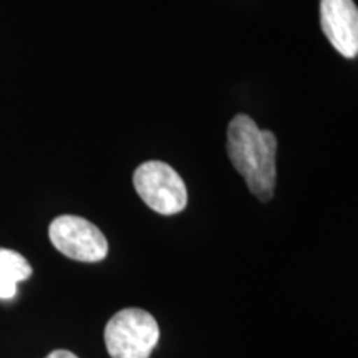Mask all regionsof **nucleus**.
<instances>
[{"label": "nucleus", "mask_w": 358, "mask_h": 358, "mask_svg": "<svg viewBox=\"0 0 358 358\" xmlns=\"http://www.w3.org/2000/svg\"><path fill=\"white\" fill-rule=\"evenodd\" d=\"M275 134L259 129L248 115H237L227 128V153L245 185L257 199L267 203L275 186Z\"/></svg>", "instance_id": "f257e3e1"}, {"label": "nucleus", "mask_w": 358, "mask_h": 358, "mask_svg": "<svg viewBox=\"0 0 358 358\" xmlns=\"http://www.w3.org/2000/svg\"><path fill=\"white\" fill-rule=\"evenodd\" d=\"M158 340V322L136 307L115 313L105 329L106 350L111 358H150Z\"/></svg>", "instance_id": "f03ea898"}, {"label": "nucleus", "mask_w": 358, "mask_h": 358, "mask_svg": "<svg viewBox=\"0 0 358 358\" xmlns=\"http://www.w3.org/2000/svg\"><path fill=\"white\" fill-rule=\"evenodd\" d=\"M134 189L155 213L173 216L187 204V189L181 176L163 161H146L134 171Z\"/></svg>", "instance_id": "7ed1b4c3"}, {"label": "nucleus", "mask_w": 358, "mask_h": 358, "mask_svg": "<svg viewBox=\"0 0 358 358\" xmlns=\"http://www.w3.org/2000/svg\"><path fill=\"white\" fill-rule=\"evenodd\" d=\"M52 244L78 262H100L108 254V241L95 224L78 216H60L48 227Z\"/></svg>", "instance_id": "20e7f679"}, {"label": "nucleus", "mask_w": 358, "mask_h": 358, "mask_svg": "<svg viewBox=\"0 0 358 358\" xmlns=\"http://www.w3.org/2000/svg\"><path fill=\"white\" fill-rule=\"evenodd\" d=\"M320 22L325 37L345 58L358 53V8L353 0H322Z\"/></svg>", "instance_id": "39448f33"}, {"label": "nucleus", "mask_w": 358, "mask_h": 358, "mask_svg": "<svg viewBox=\"0 0 358 358\" xmlns=\"http://www.w3.org/2000/svg\"><path fill=\"white\" fill-rule=\"evenodd\" d=\"M29 261L10 249H0V299L8 301L17 295V284L32 275Z\"/></svg>", "instance_id": "423d86ee"}, {"label": "nucleus", "mask_w": 358, "mask_h": 358, "mask_svg": "<svg viewBox=\"0 0 358 358\" xmlns=\"http://www.w3.org/2000/svg\"><path fill=\"white\" fill-rule=\"evenodd\" d=\"M45 358H78V357L69 350H53L50 355H47Z\"/></svg>", "instance_id": "0eeeda50"}]
</instances>
